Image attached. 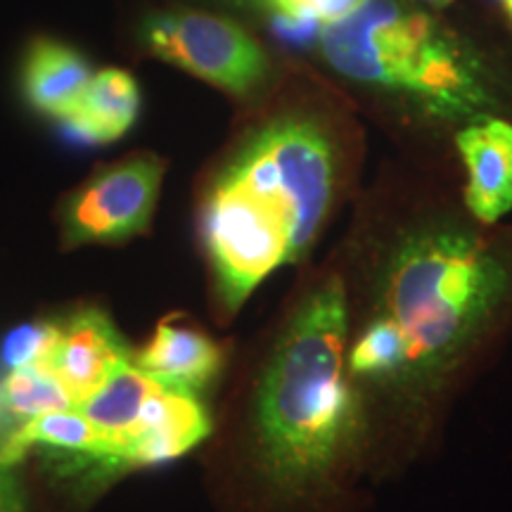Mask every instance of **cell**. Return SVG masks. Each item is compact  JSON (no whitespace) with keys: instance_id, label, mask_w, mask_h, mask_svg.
<instances>
[{"instance_id":"6da1fadb","label":"cell","mask_w":512,"mask_h":512,"mask_svg":"<svg viewBox=\"0 0 512 512\" xmlns=\"http://www.w3.org/2000/svg\"><path fill=\"white\" fill-rule=\"evenodd\" d=\"M332 256L344 373L384 486L439 456L460 403L512 347V223L472 219L460 188L384 185Z\"/></svg>"},{"instance_id":"7a4b0ae2","label":"cell","mask_w":512,"mask_h":512,"mask_svg":"<svg viewBox=\"0 0 512 512\" xmlns=\"http://www.w3.org/2000/svg\"><path fill=\"white\" fill-rule=\"evenodd\" d=\"M249 512H366L377 489L344 373L332 252L309 266L247 370L226 441Z\"/></svg>"},{"instance_id":"3957f363","label":"cell","mask_w":512,"mask_h":512,"mask_svg":"<svg viewBox=\"0 0 512 512\" xmlns=\"http://www.w3.org/2000/svg\"><path fill=\"white\" fill-rule=\"evenodd\" d=\"M361 164V126L325 98L287 100L230 143L197 209L221 323L275 271L311 259L354 195Z\"/></svg>"},{"instance_id":"277c9868","label":"cell","mask_w":512,"mask_h":512,"mask_svg":"<svg viewBox=\"0 0 512 512\" xmlns=\"http://www.w3.org/2000/svg\"><path fill=\"white\" fill-rule=\"evenodd\" d=\"M318 46L337 76L448 143L470 121L512 117L503 83L475 50L408 0H363L320 29Z\"/></svg>"},{"instance_id":"5b68a950","label":"cell","mask_w":512,"mask_h":512,"mask_svg":"<svg viewBox=\"0 0 512 512\" xmlns=\"http://www.w3.org/2000/svg\"><path fill=\"white\" fill-rule=\"evenodd\" d=\"M140 43L159 60L238 100H254L273 76L264 46L238 22L211 12H152L140 27Z\"/></svg>"},{"instance_id":"8992f818","label":"cell","mask_w":512,"mask_h":512,"mask_svg":"<svg viewBox=\"0 0 512 512\" xmlns=\"http://www.w3.org/2000/svg\"><path fill=\"white\" fill-rule=\"evenodd\" d=\"M164 171L162 157L136 155L88 178L62 204L64 245H107L145 233L155 214Z\"/></svg>"},{"instance_id":"52a82bcc","label":"cell","mask_w":512,"mask_h":512,"mask_svg":"<svg viewBox=\"0 0 512 512\" xmlns=\"http://www.w3.org/2000/svg\"><path fill=\"white\" fill-rule=\"evenodd\" d=\"M36 361L64 384L79 408L131 361V351L105 311L81 309L62 323L48 325L46 347Z\"/></svg>"},{"instance_id":"ba28073f","label":"cell","mask_w":512,"mask_h":512,"mask_svg":"<svg viewBox=\"0 0 512 512\" xmlns=\"http://www.w3.org/2000/svg\"><path fill=\"white\" fill-rule=\"evenodd\" d=\"M451 147L463 171V207L484 226L503 223L512 214V117L470 121L453 133Z\"/></svg>"},{"instance_id":"9c48e42d","label":"cell","mask_w":512,"mask_h":512,"mask_svg":"<svg viewBox=\"0 0 512 512\" xmlns=\"http://www.w3.org/2000/svg\"><path fill=\"white\" fill-rule=\"evenodd\" d=\"M131 363L159 382L204 394L226 368V347L197 325L164 320L152 342L131 354Z\"/></svg>"},{"instance_id":"30bf717a","label":"cell","mask_w":512,"mask_h":512,"mask_svg":"<svg viewBox=\"0 0 512 512\" xmlns=\"http://www.w3.org/2000/svg\"><path fill=\"white\" fill-rule=\"evenodd\" d=\"M93 74L76 48L53 38H36L22 67V88L36 112L69 121L79 110Z\"/></svg>"},{"instance_id":"8fae6325","label":"cell","mask_w":512,"mask_h":512,"mask_svg":"<svg viewBox=\"0 0 512 512\" xmlns=\"http://www.w3.org/2000/svg\"><path fill=\"white\" fill-rule=\"evenodd\" d=\"M140 112V88L133 74L110 67L93 74L79 110L67 121L88 143H114L126 136Z\"/></svg>"},{"instance_id":"7c38bea8","label":"cell","mask_w":512,"mask_h":512,"mask_svg":"<svg viewBox=\"0 0 512 512\" xmlns=\"http://www.w3.org/2000/svg\"><path fill=\"white\" fill-rule=\"evenodd\" d=\"M31 446H48L64 456L79 460V465L95 467L102 451L98 427L83 415L81 408L50 411L22 420V427L12 430L0 444V465L10 467L27 456Z\"/></svg>"},{"instance_id":"4fadbf2b","label":"cell","mask_w":512,"mask_h":512,"mask_svg":"<svg viewBox=\"0 0 512 512\" xmlns=\"http://www.w3.org/2000/svg\"><path fill=\"white\" fill-rule=\"evenodd\" d=\"M0 396H3L8 415L22 420L50 411L76 408L64 384L41 361L12 366L5 380L0 382Z\"/></svg>"},{"instance_id":"5bb4252c","label":"cell","mask_w":512,"mask_h":512,"mask_svg":"<svg viewBox=\"0 0 512 512\" xmlns=\"http://www.w3.org/2000/svg\"><path fill=\"white\" fill-rule=\"evenodd\" d=\"M363 0H271L268 10L287 19H302L325 27L349 17Z\"/></svg>"},{"instance_id":"9a60e30c","label":"cell","mask_w":512,"mask_h":512,"mask_svg":"<svg viewBox=\"0 0 512 512\" xmlns=\"http://www.w3.org/2000/svg\"><path fill=\"white\" fill-rule=\"evenodd\" d=\"M0 512H24L19 486L5 465H0Z\"/></svg>"},{"instance_id":"2e32d148","label":"cell","mask_w":512,"mask_h":512,"mask_svg":"<svg viewBox=\"0 0 512 512\" xmlns=\"http://www.w3.org/2000/svg\"><path fill=\"white\" fill-rule=\"evenodd\" d=\"M214 3L228 5V8H238V10H264L268 8L271 0H214Z\"/></svg>"},{"instance_id":"e0dca14e","label":"cell","mask_w":512,"mask_h":512,"mask_svg":"<svg viewBox=\"0 0 512 512\" xmlns=\"http://www.w3.org/2000/svg\"><path fill=\"white\" fill-rule=\"evenodd\" d=\"M425 3H430L432 8H448V5H451L453 0H425Z\"/></svg>"},{"instance_id":"ac0fdd59","label":"cell","mask_w":512,"mask_h":512,"mask_svg":"<svg viewBox=\"0 0 512 512\" xmlns=\"http://www.w3.org/2000/svg\"><path fill=\"white\" fill-rule=\"evenodd\" d=\"M498 3L503 5V10L508 12V17H510V22H512V0H498Z\"/></svg>"},{"instance_id":"d6986e66","label":"cell","mask_w":512,"mask_h":512,"mask_svg":"<svg viewBox=\"0 0 512 512\" xmlns=\"http://www.w3.org/2000/svg\"><path fill=\"white\" fill-rule=\"evenodd\" d=\"M5 418H8V411H5V406H3V396H0V422H3Z\"/></svg>"}]
</instances>
